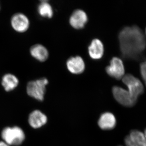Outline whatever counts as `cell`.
<instances>
[{
    "label": "cell",
    "mask_w": 146,
    "mask_h": 146,
    "mask_svg": "<svg viewBox=\"0 0 146 146\" xmlns=\"http://www.w3.org/2000/svg\"><path fill=\"white\" fill-rule=\"evenodd\" d=\"M68 70L73 74H78L83 72L85 69V63L80 56L72 57L67 62Z\"/></svg>",
    "instance_id": "obj_9"
},
{
    "label": "cell",
    "mask_w": 146,
    "mask_h": 146,
    "mask_svg": "<svg viewBox=\"0 0 146 146\" xmlns=\"http://www.w3.org/2000/svg\"><path fill=\"white\" fill-rule=\"evenodd\" d=\"M106 72L110 76L117 80L122 78L124 76L125 69L122 60L118 57H113L109 66L106 68Z\"/></svg>",
    "instance_id": "obj_6"
},
{
    "label": "cell",
    "mask_w": 146,
    "mask_h": 146,
    "mask_svg": "<svg viewBox=\"0 0 146 146\" xmlns=\"http://www.w3.org/2000/svg\"><path fill=\"white\" fill-rule=\"evenodd\" d=\"M144 135H145V138H146V129H145V132H144Z\"/></svg>",
    "instance_id": "obj_20"
},
{
    "label": "cell",
    "mask_w": 146,
    "mask_h": 146,
    "mask_svg": "<svg viewBox=\"0 0 146 146\" xmlns=\"http://www.w3.org/2000/svg\"><path fill=\"white\" fill-rule=\"evenodd\" d=\"M29 24L28 18L23 13H16L11 18V26L18 32L26 31L29 27Z\"/></svg>",
    "instance_id": "obj_7"
},
{
    "label": "cell",
    "mask_w": 146,
    "mask_h": 146,
    "mask_svg": "<svg viewBox=\"0 0 146 146\" xmlns=\"http://www.w3.org/2000/svg\"></svg>",
    "instance_id": "obj_22"
},
{
    "label": "cell",
    "mask_w": 146,
    "mask_h": 146,
    "mask_svg": "<svg viewBox=\"0 0 146 146\" xmlns=\"http://www.w3.org/2000/svg\"><path fill=\"white\" fill-rule=\"evenodd\" d=\"M88 21V17L83 10L77 9L75 11L70 19L71 25L74 29H79L84 27Z\"/></svg>",
    "instance_id": "obj_8"
},
{
    "label": "cell",
    "mask_w": 146,
    "mask_h": 146,
    "mask_svg": "<svg viewBox=\"0 0 146 146\" xmlns=\"http://www.w3.org/2000/svg\"><path fill=\"white\" fill-rule=\"evenodd\" d=\"M89 56L94 59L101 58L104 52V47L102 43L99 39L92 40L88 48Z\"/></svg>",
    "instance_id": "obj_12"
},
{
    "label": "cell",
    "mask_w": 146,
    "mask_h": 146,
    "mask_svg": "<svg viewBox=\"0 0 146 146\" xmlns=\"http://www.w3.org/2000/svg\"><path fill=\"white\" fill-rule=\"evenodd\" d=\"M141 76L146 85V61H144L141 65Z\"/></svg>",
    "instance_id": "obj_17"
},
{
    "label": "cell",
    "mask_w": 146,
    "mask_h": 146,
    "mask_svg": "<svg viewBox=\"0 0 146 146\" xmlns=\"http://www.w3.org/2000/svg\"><path fill=\"white\" fill-rule=\"evenodd\" d=\"M38 11L40 16L45 18H52L53 14L52 7L47 1H41L38 7Z\"/></svg>",
    "instance_id": "obj_15"
},
{
    "label": "cell",
    "mask_w": 146,
    "mask_h": 146,
    "mask_svg": "<svg viewBox=\"0 0 146 146\" xmlns=\"http://www.w3.org/2000/svg\"><path fill=\"white\" fill-rule=\"evenodd\" d=\"M29 123L31 126L34 129L42 127L47 121L46 115L39 110H35L30 114Z\"/></svg>",
    "instance_id": "obj_10"
},
{
    "label": "cell",
    "mask_w": 146,
    "mask_h": 146,
    "mask_svg": "<svg viewBox=\"0 0 146 146\" xmlns=\"http://www.w3.org/2000/svg\"><path fill=\"white\" fill-rule=\"evenodd\" d=\"M48 83V81L45 78L29 82L27 87L28 95L37 100L42 101L44 99L46 86Z\"/></svg>",
    "instance_id": "obj_3"
},
{
    "label": "cell",
    "mask_w": 146,
    "mask_h": 146,
    "mask_svg": "<svg viewBox=\"0 0 146 146\" xmlns=\"http://www.w3.org/2000/svg\"><path fill=\"white\" fill-rule=\"evenodd\" d=\"M122 81L127 86V91L130 93L131 97L137 101L138 97L144 92L143 84L138 78L130 74L124 76Z\"/></svg>",
    "instance_id": "obj_4"
},
{
    "label": "cell",
    "mask_w": 146,
    "mask_h": 146,
    "mask_svg": "<svg viewBox=\"0 0 146 146\" xmlns=\"http://www.w3.org/2000/svg\"><path fill=\"white\" fill-rule=\"evenodd\" d=\"M125 143L126 146H136L129 135L126 136L125 138Z\"/></svg>",
    "instance_id": "obj_18"
},
{
    "label": "cell",
    "mask_w": 146,
    "mask_h": 146,
    "mask_svg": "<svg viewBox=\"0 0 146 146\" xmlns=\"http://www.w3.org/2000/svg\"><path fill=\"white\" fill-rule=\"evenodd\" d=\"M19 80L16 76L9 74L3 76L2 80V85L6 91H10L18 86Z\"/></svg>",
    "instance_id": "obj_14"
},
{
    "label": "cell",
    "mask_w": 146,
    "mask_h": 146,
    "mask_svg": "<svg viewBox=\"0 0 146 146\" xmlns=\"http://www.w3.org/2000/svg\"></svg>",
    "instance_id": "obj_21"
},
{
    "label": "cell",
    "mask_w": 146,
    "mask_h": 146,
    "mask_svg": "<svg viewBox=\"0 0 146 146\" xmlns=\"http://www.w3.org/2000/svg\"><path fill=\"white\" fill-rule=\"evenodd\" d=\"M1 137L4 141L9 145L18 146L23 142L25 135L21 127L14 126L4 129Z\"/></svg>",
    "instance_id": "obj_2"
},
{
    "label": "cell",
    "mask_w": 146,
    "mask_h": 146,
    "mask_svg": "<svg viewBox=\"0 0 146 146\" xmlns=\"http://www.w3.org/2000/svg\"><path fill=\"white\" fill-rule=\"evenodd\" d=\"M112 91L115 100L120 104L128 107H132L136 104L137 101L133 99L127 90L119 86H115L112 88Z\"/></svg>",
    "instance_id": "obj_5"
},
{
    "label": "cell",
    "mask_w": 146,
    "mask_h": 146,
    "mask_svg": "<svg viewBox=\"0 0 146 146\" xmlns=\"http://www.w3.org/2000/svg\"><path fill=\"white\" fill-rule=\"evenodd\" d=\"M116 123L115 116L110 112H106L101 115L98 124L102 129L111 130L115 127Z\"/></svg>",
    "instance_id": "obj_11"
},
{
    "label": "cell",
    "mask_w": 146,
    "mask_h": 146,
    "mask_svg": "<svg viewBox=\"0 0 146 146\" xmlns=\"http://www.w3.org/2000/svg\"><path fill=\"white\" fill-rule=\"evenodd\" d=\"M136 146H146V138L144 133L137 130L131 131L129 134Z\"/></svg>",
    "instance_id": "obj_16"
},
{
    "label": "cell",
    "mask_w": 146,
    "mask_h": 146,
    "mask_svg": "<svg viewBox=\"0 0 146 146\" xmlns=\"http://www.w3.org/2000/svg\"><path fill=\"white\" fill-rule=\"evenodd\" d=\"M0 146H10L4 141H0Z\"/></svg>",
    "instance_id": "obj_19"
},
{
    "label": "cell",
    "mask_w": 146,
    "mask_h": 146,
    "mask_svg": "<svg viewBox=\"0 0 146 146\" xmlns=\"http://www.w3.org/2000/svg\"><path fill=\"white\" fill-rule=\"evenodd\" d=\"M30 53L32 56L41 62H44L48 57V50L41 44H36L31 48Z\"/></svg>",
    "instance_id": "obj_13"
},
{
    "label": "cell",
    "mask_w": 146,
    "mask_h": 146,
    "mask_svg": "<svg viewBox=\"0 0 146 146\" xmlns=\"http://www.w3.org/2000/svg\"><path fill=\"white\" fill-rule=\"evenodd\" d=\"M119 39L121 52L125 58L138 59L146 48L143 33L136 26L123 29L119 34Z\"/></svg>",
    "instance_id": "obj_1"
}]
</instances>
